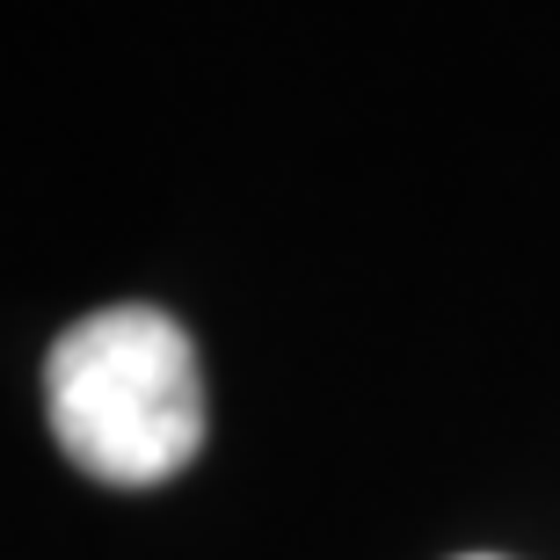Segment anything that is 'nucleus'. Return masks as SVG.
<instances>
[{"label": "nucleus", "mask_w": 560, "mask_h": 560, "mask_svg": "<svg viewBox=\"0 0 560 560\" xmlns=\"http://www.w3.org/2000/svg\"><path fill=\"white\" fill-rule=\"evenodd\" d=\"M51 436L109 488L175 480L205 444V372L161 306H103L73 320L44 364Z\"/></svg>", "instance_id": "nucleus-1"}, {"label": "nucleus", "mask_w": 560, "mask_h": 560, "mask_svg": "<svg viewBox=\"0 0 560 560\" xmlns=\"http://www.w3.org/2000/svg\"><path fill=\"white\" fill-rule=\"evenodd\" d=\"M480 560H488V553H480Z\"/></svg>", "instance_id": "nucleus-2"}]
</instances>
